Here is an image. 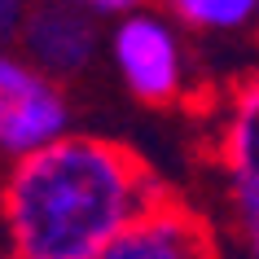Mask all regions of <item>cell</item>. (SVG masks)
Returning <instances> with one entry per match:
<instances>
[{
	"label": "cell",
	"mask_w": 259,
	"mask_h": 259,
	"mask_svg": "<svg viewBox=\"0 0 259 259\" xmlns=\"http://www.w3.org/2000/svg\"><path fill=\"white\" fill-rule=\"evenodd\" d=\"M31 5H35V0H0V44L18 40V31L27 22Z\"/></svg>",
	"instance_id": "9c48e42d"
},
{
	"label": "cell",
	"mask_w": 259,
	"mask_h": 259,
	"mask_svg": "<svg viewBox=\"0 0 259 259\" xmlns=\"http://www.w3.org/2000/svg\"><path fill=\"white\" fill-rule=\"evenodd\" d=\"M18 49L35 70H44L49 79H57L66 88L101 53V31H97V18L88 9H79V5L35 0L22 31H18Z\"/></svg>",
	"instance_id": "277c9868"
},
{
	"label": "cell",
	"mask_w": 259,
	"mask_h": 259,
	"mask_svg": "<svg viewBox=\"0 0 259 259\" xmlns=\"http://www.w3.org/2000/svg\"><path fill=\"white\" fill-rule=\"evenodd\" d=\"M70 119L75 110L66 88L0 44V163L9 167L57 145L70 137Z\"/></svg>",
	"instance_id": "7a4b0ae2"
},
{
	"label": "cell",
	"mask_w": 259,
	"mask_h": 259,
	"mask_svg": "<svg viewBox=\"0 0 259 259\" xmlns=\"http://www.w3.org/2000/svg\"><path fill=\"white\" fill-rule=\"evenodd\" d=\"M101 259H215V242L189 206L163 198L132 220Z\"/></svg>",
	"instance_id": "8992f818"
},
{
	"label": "cell",
	"mask_w": 259,
	"mask_h": 259,
	"mask_svg": "<svg viewBox=\"0 0 259 259\" xmlns=\"http://www.w3.org/2000/svg\"><path fill=\"white\" fill-rule=\"evenodd\" d=\"M110 62L123 88L150 106H167L185 93V49L176 27L158 14H132L110 31Z\"/></svg>",
	"instance_id": "3957f363"
},
{
	"label": "cell",
	"mask_w": 259,
	"mask_h": 259,
	"mask_svg": "<svg viewBox=\"0 0 259 259\" xmlns=\"http://www.w3.org/2000/svg\"><path fill=\"white\" fill-rule=\"evenodd\" d=\"M250 255H255V259H259V237H250Z\"/></svg>",
	"instance_id": "30bf717a"
},
{
	"label": "cell",
	"mask_w": 259,
	"mask_h": 259,
	"mask_svg": "<svg viewBox=\"0 0 259 259\" xmlns=\"http://www.w3.org/2000/svg\"><path fill=\"white\" fill-rule=\"evenodd\" d=\"M167 9L193 31H237L259 18V0H167Z\"/></svg>",
	"instance_id": "52a82bcc"
},
{
	"label": "cell",
	"mask_w": 259,
	"mask_h": 259,
	"mask_svg": "<svg viewBox=\"0 0 259 259\" xmlns=\"http://www.w3.org/2000/svg\"><path fill=\"white\" fill-rule=\"evenodd\" d=\"M163 198L127 145L70 132L0 171V246L5 259H101Z\"/></svg>",
	"instance_id": "6da1fadb"
},
{
	"label": "cell",
	"mask_w": 259,
	"mask_h": 259,
	"mask_svg": "<svg viewBox=\"0 0 259 259\" xmlns=\"http://www.w3.org/2000/svg\"><path fill=\"white\" fill-rule=\"evenodd\" d=\"M66 5H79V9H88L93 18H114V22H123V18L141 14L145 0H66Z\"/></svg>",
	"instance_id": "ba28073f"
},
{
	"label": "cell",
	"mask_w": 259,
	"mask_h": 259,
	"mask_svg": "<svg viewBox=\"0 0 259 259\" xmlns=\"http://www.w3.org/2000/svg\"><path fill=\"white\" fill-rule=\"evenodd\" d=\"M215 158L229 185V206L246 237H259V70H250L229 97L220 119Z\"/></svg>",
	"instance_id": "5b68a950"
}]
</instances>
